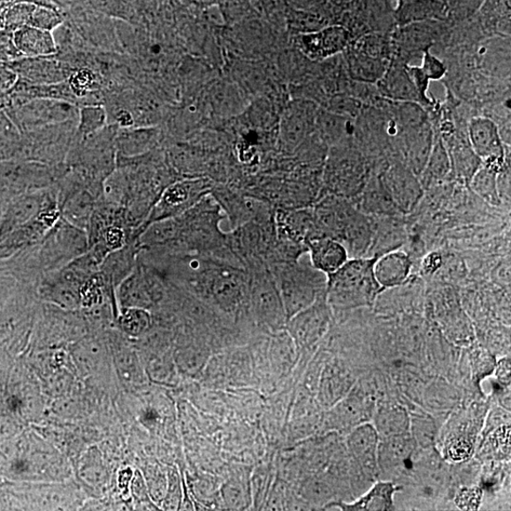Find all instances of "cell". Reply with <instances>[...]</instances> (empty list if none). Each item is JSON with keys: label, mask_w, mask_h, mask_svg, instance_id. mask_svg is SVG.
Returning <instances> with one entry per match:
<instances>
[{"label": "cell", "mask_w": 511, "mask_h": 511, "mask_svg": "<svg viewBox=\"0 0 511 511\" xmlns=\"http://www.w3.org/2000/svg\"><path fill=\"white\" fill-rule=\"evenodd\" d=\"M168 289L167 278L138 259L133 271L117 287L116 301L120 309L140 308L150 311L165 299Z\"/></svg>", "instance_id": "cell-5"}, {"label": "cell", "mask_w": 511, "mask_h": 511, "mask_svg": "<svg viewBox=\"0 0 511 511\" xmlns=\"http://www.w3.org/2000/svg\"><path fill=\"white\" fill-rule=\"evenodd\" d=\"M380 436L374 425L357 426L347 438V446L362 469L371 475L378 472V450Z\"/></svg>", "instance_id": "cell-18"}, {"label": "cell", "mask_w": 511, "mask_h": 511, "mask_svg": "<svg viewBox=\"0 0 511 511\" xmlns=\"http://www.w3.org/2000/svg\"><path fill=\"white\" fill-rule=\"evenodd\" d=\"M470 450H472V447H470L469 442L463 439H459L452 443L448 453L453 461H461L468 459L470 454Z\"/></svg>", "instance_id": "cell-39"}, {"label": "cell", "mask_w": 511, "mask_h": 511, "mask_svg": "<svg viewBox=\"0 0 511 511\" xmlns=\"http://www.w3.org/2000/svg\"><path fill=\"white\" fill-rule=\"evenodd\" d=\"M449 7L446 0H399L393 12L400 27L446 19Z\"/></svg>", "instance_id": "cell-15"}, {"label": "cell", "mask_w": 511, "mask_h": 511, "mask_svg": "<svg viewBox=\"0 0 511 511\" xmlns=\"http://www.w3.org/2000/svg\"><path fill=\"white\" fill-rule=\"evenodd\" d=\"M378 86L381 95L389 100L423 104L419 93L416 90L407 72L406 65H389Z\"/></svg>", "instance_id": "cell-20"}, {"label": "cell", "mask_w": 511, "mask_h": 511, "mask_svg": "<svg viewBox=\"0 0 511 511\" xmlns=\"http://www.w3.org/2000/svg\"><path fill=\"white\" fill-rule=\"evenodd\" d=\"M286 7L294 10L328 12L329 0H285Z\"/></svg>", "instance_id": "cell-38"}, {"label": "cell", "mask_w": 511, "mask_h": 511, "mask_svg": "<svg viewBox=\"0 0 511 511\" xmlns=\"http://www.w3.org/2000/svg\"><path fill=\"white\" fill-rule=\"evenodd\" d=\"M381 179L400 214L412 211L423 196L418 176L407 165L390 168Z\"/></svg>", "instance_id": "cell-13"}, {"label": "cell", "mask_w": 511, "mask_h": 511, "mask_svg": "<svg viewBox=\"0 0 511 511\" xmlns=\"http://www.w3.org/2000/svg\"><path fill=\"white\" fill-rule=\"evenodd\" d=\"M360 110V103L351 97L339 96L332 98L326 111L347 118H354Z\"/></svg>", "instance_id": "cell-34"}, {"label": "cell", "mask_w": 511, "mask_h": 511, "mask_svg": "<svg viewBox=\"0 0 511 511\" xmlns=\"http://www.w3.org/2000/svg\"><path fill=\"white\" fill-rule=\"evenodd\" d=\"M452 171L451 157L443 141L438 137L434 140L431 153L424 170L421 173L423 189L434 183L445 180Z\"/></svg>", "instance_id": "cell-28"}, {"label": "cell", "mask_w": 511, "mask_h": 511, "mask_svg": "<svg viewBox=\"0 0 511 511\" xmlns=\"http://www.w3.org/2000/svg\"><path fill=\"white\" fill-rule=\"evenodd\" d=\"M317 105L312 101L299 100L289 104L282 116L278 145L286 155H294L316 132Z\"/></svg>", "instance_id": "cell-8"}, {"label": "cell", "mask_w": 511, "mask_h": 511, "mask_svg": "<svg viewBox=\"0 0 511 511\" xmlns=\"http://www.w3.org/2000/svg\"><path fill=\"white\" fill-rule=\"evenodd\" d=\"M410 256L400 249L385 253L375 259L373 272L383 291L400 287L408 282L412 271Z\"/></svg>", "instance_id": "cell-14"}, {"label": "cell", "mask_w": 511, "mask_h": 511, "mask_svg": "<svg viewBox=\"0 0 511 511\" xmlns=\"http://www.w3.org/2000/svg\"><path fill=\"white\" fill-rule=\"evenodd\" d=\"M351 34L341 25H328L314 33L295 36L303 55L312 60H324L347 50Z\"/></svg>", "instance_id": "cell-12"}, {"label": "cell", "mask_w": 511, "mask_h": 511, "mask_svg": "<svg viewBox=\"0 0 511 511\" xmlns=\"http://www.w3.org/2000/svg\"><path fill=\"white\" fill-rule=\"evenodd\" d=\"M347 61L349 75L364 84H378L389 66V61L370 57L355 47L347 51Z\"/></svg>", "instance_id": "cell-22"}, {"label": "cell", "mask_w": 511, "mask_h": 511, "mask_svg": "<svg viewBox=\"0 0 511 511\" xmlns=\"http://www.w3.org/2000/svg\"><path fill=\"white\" fill-rule=\"evenodd\" d=\"M88 249L87 232L61 217L44 238L33 247L34 267L42 276L58 271Z\"/></svg>", "instance_id": "cell-3"}, {"label": "cell", "mask_w": 511, "mask_h": 511, "mask_svg": "<svg viewBox=\"0 0 511 511\" xmlns=\"http://www.w3.org/2000/svg\"><path fill=\"white\" fill-rule=\"evenodd\" d=\"M332 311L325 294L314 304L292 317L286 323V330L294 345L308 348L324 338L331 324Z\"/></svg>", "instance_id": "cell-9"}, {"label": "cell", "mask_w": 511, "mask_h": 511, "mask_svg": "<svg viewBox=\"0 0 511 511\" xmlns=\"http://www.w3.org/2000/svg\"><path fill=\"white\" fill-rule=\"evenodd\" d=\"M249 3L257 8H263L266 3V0H249Z\"/></svg>", "instance_id": "cell-42"}, {"label": "cell", "mask_w": 511, "mask_h": 511, "mask_svg": "<svg viewBox=\"0 0 511 511\" xmlns=\"http://www.w3.org/2000/svg\"><path fill=\"white\" fill-rule=\"evenodd\" d=\"M397 489L392 482H379L375 484L372 489L362 496L353 504H334L343 510L370 511V510H393L394 507V493Z\"/></svg>", "instance_id": "cell-24"}, {"label": "cell", "mask_w": 511, "mask_h": 511, "mask_svg": "<svg viewBox=\"0 0 511 511\" xmlns=\"http://www.w3.org/2000/svg\"><path fill=\"white\" fill-rule=\"evenodd\" d=\"M355 0H329L330 4L343 7L354 3Z\"/></svg>", "instance_id": "cell-41"}, {"label": "cell", "mask_w": 511, "mask_h": 511, "mask_svg": "<svg viewBox=\"0 0 511 511\" xmlns=\"http://www.w3.org/2000/svg\"><path fill=\"white\" fill-rule=\"evenodd\" d=\"M249 274L248 307L256 321L272 332L285 329L287 316L276 279L266 263L247 269Z\"/></svg>", "instance_id": "cell-4"}, {"label": "cell", "mask_w": 511, "mask_h": 511, "mask_svg": "<svg viewBox=\"0 0 511 511\" xmlns=\"http://www.w3.org/2000/svg\"><path fill=\"white\" fill-rule=\"evenodd\" d=\"M397 2H399V0H397Z\"/></svg>", "instance_id": "cell-44"}, {"label": "cell", "mask_w": 511, "mask_h": 511, "mask_svg": "<svg viewBox=\"0 0 511 511\" xmlns=\"http://www.w3.org/2000/svg\"><path fill=\"white\" fill-rule=\"evenodd\" d=\"M118 317V325L126 334L132 338H141L152 327V316L150 311L140 308L120 309Z\"/></svg>", "instance_id": "cell-30"}, {"label": "cell", "mask_w": 511, "mask_h": 511, "mask_svg": "<svg viewBox=\"0 0 511 511\" xmlns=\"http://www.w3.org/2000/svg\"><path fill=\"white\" fill-rule=\"evenodd\" d=\"M421 69L430 80H439L447 73L446 64L428 50L423 52Z\"/></svg>", "instance_id": "cell-32"}, {"label": "cell", "mask_w": 511, "mask_h": 511, "mask_svg": "<svg viewBox=\"0 0 511 511\" xmlns=\"http://www.w3.org/2000/svg\"><path fill=\"white\" fill-rule=\"evenodd\" d=\"M441 257L439 254L433 253L429 255L426 261L423 263V268L428 273H434L441 265Z\"/></svg>", "instance_id": "cell-40"}, {"label": "cell", "mask_w": 511, "mask_h": 511, "mask_svg": "<svg viewBox=\"0 0 511 511\" xmlns=\"http://www.w3.org/2000/svg\"><path fill=\"white\" fill-rule=\"evenodd\" d=\"M351 126L349 118L326 110H319L316 119V132L325 145L338 146L347 136Z\"/></svg>", "instance_id": "cell-26"}, {"label": "cell", "mask_w": 511, "mask_h": 511, "mask_svg": "<svg viewBox=\"0 0 511 511\" xmlns=\"http://www.w3.org/2000/svg\"><path fill=\"white\" fill-rule=\"evenodd\" d=\"M44 36L37 30L24 28L17 32L16 43L26 53L39 52L42 48V38Z\"/></svg>", "instance_id": "cell-33"}, {"label": "cell", "mask_w": 511, "mask_h": 511, "mask_svg": "<svg viewBox=\"0 0 511 511\" xmlns=\"http://www.w3.org/2000/svg\"><path fill=\"white\" fill-rule=\"evenodd\" d=\"M141 248L138 240L131 241L106 256L99 272L109 289L116 294L117 287L133 271L139 259Z\"/></svg>", "instance_id": "cell-16"}, {"label": "cell", "mask_w": 511, "mask_h": 511, "mask_svg": "<svg viewBox=\"0 0 511 511\" xmlns=\"http://www.w3.org/2000/svg\"><path fill=\"white\" fill-rule=\"evenodd\" d=\"M0 228H2V213H0Z\"/></svg>", "instance_id": "cell-43"}, {"label": "cell", "mask_w": 511, "mask_h": 511, "mask_svg": "<svg viewBox=\"0 0 511 511\" xmlns=\"http://www.w3.org/2000/svg\"><path fill=\"white\" fill-rule=\"evenodd\" d=\"M286 9V24L295 35L314 33L330 25L328 12Z\"/></svg>", "instance_id": "cell-29"}, {"label": "cell", "mask_w": 511, "mask_h": 511, "mask_svg": "<svg viewBox=\"0 0 511 511\" xmlns=\"http://www.w3.org/2000/svg\"><path fill=\"white\" fill-rule=\"evenodd\" d=\"M468 131L469 146L484 166L497 173L505 170V144L500 126L489 118L477 117L469 120Z\"/></svg>", "instance_id": "cell-10"}, {"label": "cell", "mask_w": 511, "mask_h": 511, "mask_svg": "<svg viewBox=\"0 0 511 511\" xmlns=\"http://www.w3.org/2000/svg\"><path fill=\"white\" fill-rule=\"evenodd\" d=\"M416 442L411 434L380 439L378 450L379 469H390L408 462Z\"/></svg>", "instance_id": "cell-23"}, {"label": "cell", "mask_w": 511, "mask_h": 511, "mask_svg": "<svg viewBox=\"0 0 511 511\" xmlns=\"http://www.w3.org/2000/svg\"><path fill=\"white\" fill-rule=\"evenodd\" d=\"M497 174L499 173L483 166L475 172L473 178L469 180L470 189L494 207H499L502 204L499 187H497Z\"/></svg>", "instance_id": "cell-31"}, {"label": "cell", "mask_w": 511, "mask_h": 511, "mask_svg": "<svg viewBox=\"0 0 511 511\" xmlns=\"http://www.w3.org/2000/svg\"><path fill=\"white\" fill-rule=\"evenodd\" d=\"M373 234L369 257L378 258L379 256L400 249L405 243V230L396 217H371Z\"/></svg>", "instance_id": "cell-19"}, {"label": "cell", "mask_w": 511, "mask_h": 511, "mask_svg": "<svg viewBox=\"0 0 511 511\" xmlns=\"http://www.w3.org/2000/svg\"><path fill=\"white\" fill-rule=\"evenodd\" d=\"M410 422L405 409L398 406H387L376 415L374 427L380 439H385L410 433Z\"/></svg>", "instance_id": "cell-27"}, {"label": "cell", "mask_w": 511, "mask_h": 511, "mask_svg": "<svg viewBox=\"0 0 511 511\" xmlns=\"http://www.w3.org/2000/svg\"><path fill=\"white\" fill-rule=\"evenodd\" d=\"M364 189L361 212H370L373 217H397L400 214L381 179L371 181Z\"/></svg>", "instance_id": "cell-25"}, {"label": "cell", "mask_w": 511, "mask_h": 511, "mask_svg": "<svg viewBox=\"0 0 511 511\" xmlns=\"http://www.w3.org/2000/svg\"><path fill=\"white\" fill-rule=\"evenodd\" d=\"M406 69L416 90L419 93L423 103H430L431 101H430L427 95L430 82H431V80L427 78L421 69V66L406 65Z\"/></svg>", "instance_id": "cell-36"}, {"label": "cell", "mask_w": 511, "mask_h": 511, "mask_svg": "<svg viewBox=\"0 0 511 511\" xmlns=\"http://www.w3.org/2000/svg\"><path fill=\"white\" fill-rule=\"evenodd\" d=\"M214 183L207 179H189L171 183L139 230V237L150 224L179 217L194 208L205 196L210 194Z\"/></svg>", "instance_id": "cell-6"}, {"label": "cell", "mask_w": 511, "mask_h": 511, "mask_svg": "<svg viewBox=\"0 0 511 511\" xmlns=\"http://www.w3.org/2000/svg\"><path fill=\"white\" fill-rule=\"evenodd\" d=\"M53 203H58L57 192L50 189L25 194L13 199L2 213V228L0 237H3L21 225L31 222Z\"/></svg>", "instance_id": "cell-11"}, {"label": "cell", "mask_w": 511, "mask_h": 511, "mask_svg": "<svg viewBox=\"0 0 511 511\" xmlns=\"http://www.w3.org/2000/svg\"><path fill=\"white\" fill-rule=\"evenodd\" d=\"M309 260L317 271L329 276L341 268L349 259L346 247L331 237H317L306 243Z\"/></svg>", "instance_id": "cell-17"}, {"label": "cell", "mask_w": 511, "mask_h": 511, "mask_svg": "<svg viewBox=\"0 0 511 511\" xmlns=\"http://www.w3.org/2000/svg\"><path fill=\"white\" fill-rule=\"evenodd\" d=\"M305 255L297 262L269 265L284 302L287 321L326 294L327 276L317 271L309 256L306 261Z\"/></svg>", "instance_id": "cell-2"}, {"label": "cell", "mask_w": 511, "mask_h": 511, "mask_svg": "<svg viewBox=\"0 0 511 511\" xmlns=\"http://www.w3.org/2000/svg\"><path fill=\"white\" fill-rule=\"evenodd\" d=\"M375 259H348L338 271L327 276L326 299L332 310L373 306L383 292L373 272Z\"/></svg>", "instance_id": "cell-1"}, {"label": "cell", "mask_w": 511, "mask_h": 511, "mask_svg": "<svg viewBox=\"0 0 511 511\" xmlns=\"http://www.w3.org/2000/svg\"><path fill=\"white\" fill-rule=\"evenodd\" d=\"M210 194L225 211L233 230L252 221L275 217L276 208L271 203L233 187L214 184Z\"/></svg>", "instance_id": "cell-7"}, {"label": "cell", "mask_w": 511, "mask_h": 511, "mask_svg": "<svg viewBox=\"0 0 511 511\" xmlns=\"http://www.w3.org/2000/svg\"><path fill=\"white\" fill-rule=\"evenodd\" d=\"M118 368L122 374L125 380L133 381V379H139V362L136 355L129 351H125L117 355Z\"/></svg>", "instance_id": "cell-35"}, {"label": "cell", "mask_w": 511, "mask_h": 511, "mask_svg": "<svg viewBox=\"0 0 511 511\" xmlns=\"http://www.w3.org/2000/svg\"><path fill=\"white\" fill-rule=\"evenodd\" d=\"M221 10L228 20H236L247 16L251 8L249 0H221Z\"/></svg>", "instance_id": "cell-37"}, {"label": "cell", "mask_w": 511, "mask_h": 511, "mask_svg": "<svg viewBox=\"0 0 511 511\" xmlns=\"http://www.w3.org/2000/svg\"><path fill=\"white\" fill-rule=\"evenodd\" d=\"M99 198L88 189L73 191L58 203L61 217L87 232Z\"/></svg>", "instance_id": "cell-21"}]
</instances>
